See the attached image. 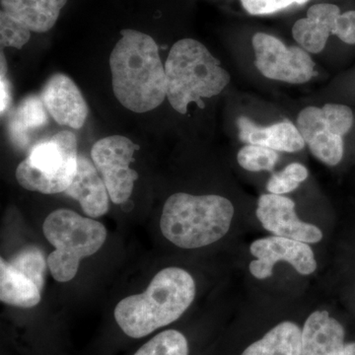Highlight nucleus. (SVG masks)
<instances>
[{
    "instance_id": "f257e3e1",
    "label": "nucleus",
    "mask_w": 355,
    "mask_h": 355,
    "mask_svg": "<svg viewBox=\"0 0 355 355\" xmlns=\"http://www.w3.org/2000/svg\"><path fill=\"white\" fill-rule=\"evenodd\" d=\"M110 55L114 94L125 108L146 113L167 98L165 65L157 44L144 33L125 29Z\"/></svg>"
},
{
    "instance_id": "f03ea898",
    "label": "nucleus",
    "mask_w": 355,
    "mask_h": 355,
    "mask_svg": "<svg viewBox=\"0 0 355 355\" xmlns=\"http://www.w3.org/2000/svg\"><path fill=\"white\" fill-rule=\"evenodd\" d=\"M196 297L193 277L180 268H166L146 291L123 298L114 308V320L125 335L141 338L174 323Z\"/></svg>"
},
{
    "instance_id": "7ed1b4c3",
    "label": "nucleus",
    "mask_w": 355,
    "mask_h": 355,
    "mask_svg": "<svg viewBox=\"0 0 355 355\" xmlns=\"http://www.w3.org/2000/svg\"><path fill=\"white\" fill-rule=\"evenodd\" d=\"M234 216L228 198L177 193L168 198L160 219L166 239L182 249L214 244L227 234Z\"/></svg>"
},
{
    "instance_id": "20e7f679",
    "label": "nucleus",
    "mask_w": 355,
    "mask_h": 355,
    "mask_svg": "<svg viewBox=\"0 0 355 355\" xmlns=\"http://www.w3.org/2000/svg\"><path fill=\"white\" fill-rule=\"evenodd\" d=\"M167 99L184 114L189 105L205 108L202 100L220 94L230 83L227 70L197 40L182 39L173 44L165 62Z\"/></svg>"
},
{
    "instance_id": "39448f33",
    "label": "nucleus",
    "mask_w": 355,
    "mask_h": 355,
    "mask_svg": "<svg viewBox=\"0 0 355 355\" xmlns=\"http://www.w3.org/2000/svg\"><path fill=\"white\" fill-rule=\"evenodd\" d=\"M43 232L55 249L49 254L48 266L58 282L73 279L81 259L97 253L107 239V229L101 222L67 209L49 214Z\"/></svg>"
},
{
    "instance_id": "423d86ee",
    "label": "nucleus",
    "mask_w": 355,
    "mask_h": 355,
    "mask_svg": "<svg viewBox=\"0 0 355 355\" xmlns=\"http://www.w3.org/2000/svg\"><path fill=\"white\" fill-rule=\"evenodd\" d=\"M77 164L76 135L62 130L32 147L18 165L16 179L28 191L44 195L64 193L76 177Z\"/></svg>"
},
{
    "instance_id": "0eeeda50",
    "label": "nucleus",
    "mask_w": 355,
    "mask_h": 355,
    "mask_svg": "<svg viewBox=\"0 0 355 355\" xmlns=\"http://www.w3.org/2000/svg\"><path fill=\"white\" fill-rule=\"evenodd\" d=\"M354 125V114L345 105L307 107L298 114L297 128L311 153L321 162L336 166L343 156V135Z\"/></svg>"
},
{
    "instance_id": "6e6552de",
    "label": "nucleus",
    "mask_w": 355,
    "mask_h": 355,
    "mask_svg": "<svg viewBox=\"0 0 355 355\" xmlns=\"http://www.w3.org/2000/svg\"><path fill=\"white\" fill-rule=\"evenodd\" d=\"M137 149L139 146L128 137L111 135L98 140L91 150L93 163L106 184L110 198L116 205L127 202L139 179L137 172L130 168Z\"/></svg>"
},
{
    "instance_id": "1a4fd4ad",
    "label": "nucleus",
    "mask_w": 355,
    "mask_h": 355,
    "mask_svg": "<svg viewBox=\"0 0 355 355\" xmlns=\"http://www.w3.org/2000/svg\"><path fill=\"white\" fill-rule=\"evenodd\" d=\"M252 44L256 55L254 64L266 78L302 84L314 76V62L304 49L287 48L280 40L265 33H257Z\"/></svg>"
},
{
    "instance_id": "9d476101",
    "label": "nucleus",
    "mask_w": 355,
    "mask_h": 355,
    "mask_svg": "<svg viewBox=\"0 0 355 355\" xmlns=\"http://www.w3.org/2000/svg\"><path fill=\"white\" fill-rule=\"evenodd\" d=\"M250 252L256 260L250 263L249 270L257 279L272 277L273 268L279 261H286L302 275H312L317 270L312 248L297 240L275 235L261 238L252 243Z\"/></svg>"
},
{
    "instance_id": "9b49d317",
    "label": "nucleus",
    "mask_w": 355,
    "mask_h": 355,
    "mask_svg": "<svg viewBox=\"0 0 355 355\" xmlns=\"http://www.w3.org/2000/svg\"><path fill=\"white\" fill-rule=\"evenodd\" d=\"M256 216L263 227L273 235L314 244L323 239L321 229L300 220L291 198L275 193H266L258 200Z\"/></svg>"
},
{
    "instance_id": "f8f14e48",
    "label": "nucleus",
    "mask_w": 355,
    "mask_h": 355,
    "mask_svg": "<svg viewBox=\"0 0 355 355\" xmlns=\"http://www.w3.org/2000/svg\"><path fill=\"white\" fill-rule=\"evenodd\" d=\"M41 97L58 125L79 130L87 120V103L76 84L65 74H53L44 84Z\"/></svg>"
},
{
    "instance_id": "ddd939ff",
    "label": "nucleus",
    "mask_w": 355,
    "mask_h": 355,
    "mask_svg": "<svg viewBox=\"0 0 355 355\" xmlns=\"http://www.w3.org/2000/svg\"><path fill=\"white\" fill-rule=\"evenodd\" d=\"M65 195L77 200L84 214L91 218L103 216L109 210V191L97 168L85 156H78L73 181Z\"/></svg>"
},
{
    "instance_id": "4468645a",
    "label": "nucleus",
    "mask_w": 355,
    "mask_h": 355,
    "mask_svg": "<svg viewBox=\"0 0 355 355\" xmlns=\"http://www.w3.org/2000/svg\"><path fill=\"white\" fill-rule=\"evenodd\" d=\"M345 329L327 311H315L302 330V355H345Z\"/></svg>"
},
{
    "instance_id": "2eb2a0df",
    "label": "nucleus",
    "mask_w": 355,
    "mask_h": 355,
    "mask_svg": "<svg viewBox=\"0 0 355 355\" xmlns=\"http://www.w3.org/2000/svg\"><path fill=\"white\" fill-rule=\"evenodd\" d=\"M340 10L334 4L311 6L307 17L298 20L292 28L293 38L305 51L319 53L324 50L331 35H336Z\"/></svg>"
},
{
    "instance_id": "dca6fc26",
    "label": "nucleus",
    "mask_w": 355,
    "mask_h": 355,
    "mask_svg": "<svg viewBox=\"0 0 355 355\" xmlns=\"http://www.w3.org/2000/svg\"><path fill=\"white\" fill-rule=\"evenodd\" d=\"M238 128L240 139L248 144H256L284 153H297L305 146L304 139L297 127L289 121L263 128L241 116L238 120Z\"/></svg>"
},
{
    "instance_id": "f3484780",
    "label": "nucleus",
    "mask_w": 355,
    "mask_h": 355,
    "mask_svg": "<svg viewBox=\"0 0 355 355\" xmlns=\"http://www.w3.org/2000/svg\"><path fill=\"white\" fill-rule=\"evenodd\" d=\"M67 0H0L2 12L35 33L50 31Z\"/></svg>"
},
{
    "instance_id": "a211bd4d",
    "label": "nucleus",
    "mask_w": 355,
    "mask_h": 355,
    "mask_svg": "<svg viewBox=\"0 0 355 355\" xmlns=\"http://www.w3.org/2000/svg\"><path fill=\"white\" fill-rule=\"evenodd\" d=\"M41 292L31 279L1 258L0 300L2 303L14 307H35L41 301Z\"/></svg>"
},
{
    "instance_id": "6ab92c4d",
    "label": "nucleus",
    "mask_w": 355,
    "mask_h": 355,
    "mask_svg": "<svg viewBox=\"0 0 355 355\" xmlns=\"http://www.w3.org/2000/svg\"><path fill=\"white\" fill-rule=\"evenodd\" d=\"M241 355H302V330L292 322H282Z\"/></svg>"
},
{
    "instance_id": "aec40b11",
    "label": "nucleus",
    "mask_w": 355,
    "mask_h": 355,
    "mask_svg": "<svg viewBox=\"0 0 355 355\" xmlns=\"http://www.w3.org/2000/svg\"><path fill=\"white\" fill-rule=\"evenodd\" d=\"M46 112L41 96L30 95L20 102L9 123L11 139L16 146L25 147L32 132L46 127Z\"/></svg>"
},
{
    "instance_id": "412c9836",
    "label": "nucleus",
    "mask_w": 355,
    "mask_h": 355,
    "mask_svg": "<svg viewBox=\"0 0 355 355\" xmlns=\"http://www.w3.org/2000/svg\"><path fill=\"white\" fill-rule=\"evenodd\" d=\"M135 355H189L188 340L180 331H164L142 345Z\"/></svg>"
},
{
    "instance_id": "4be33fe9",
    "label": "nucleus",
    "mask_w": 355,
    "mask_h": 355,
    "mask_svg": "<svg viewBox=\"0 0 355 355\" xmlns=\"http://www.w3.org/2000/svg\"><path fill=\"white\" fill-rule=\"evenodd\" d=\"M10 263L19 272L24 273L26 277L31 279L40 291H43L48 260L46 261L41 250L36 247L25 248L14 257Z\"/></svg>"
},
{
    "instance_id": "5701e85b",
    "label": "nucleus",
    "mask_w": 355,
    "mask_h": 355,
    "mask_svg": "<svg viewBox=\"0 0 355 355\" xmlns=\"http://www.w3.org/2000/svg\"><path fill=\"white\" fill-rule=\"evenodd\" d=\"M279 158L277 151L256 144L242 147L237 155L239 165L250 172L272 171Z\"/></svg>"
},
{
    "instance_id": "b1692460",
    "label": "nucleus",
    "mask_w": 355,
    "mask_h": 355,
    "mask_svg": "<svg viewBox=\"0 0 355 355\" xmlns=\"http://www.w3.org/2000/svg\"><path fill=\"white\" fill-rule=\"evenodd\" d=\"M308 178V170L300 163H291L282 171L273 174L266 184V190L275 195H284L295 191Z\"/></svg>"
},
{
    "instance_id": "393cba45",
    "label": "nucleus",
    "mask_w": 355,
    "mask_h": 355,
    "mask_svg": "<svg viewBox=\"0 0 355 355\" xmlns=\"http://www.w3.org/2000/svg\"><path fill=\"white\" fill-rule=\"evenodd\" d=\"M31 31L6 13L0 12V43L1 46L22 49L29 42Z\"/></svg>"
},
{
    "instance_id": "a878e982",
    "label": "nucleus",
    "mask_w": 355,
    "mask_h": 355,
    "mask_svg": "<svg viewBox=\"0 0 355 355\" xmlns=\"http://www.w3.org/2000/svg\"><path fill=\"white\" fill-rule=\"evenodd\" d=\"M309 0H241L243 8L251 15H268L298 4L303 6Z\"/></svg>"
},
{
    "instance_id": "bb28decb",
    "label": "nucleus",
    "mask_w": 355,
    "mask_h": 355,
    "mask_svg": "<svg viewBox=\"0 0 355 355\" xmlns=\"http://www.w3.org/2000/svg\"><path fill=\"white\" fill-rule=\"evenodd\" d=\"M336 36L345 43L355 44V11L340 14L336 24Z\"/></svg>"
},
{
    "instance_id": "cd10ccee",
    "label": "nucleus",
    "mask_w": 355,
    "mask_h": 355,
    "mask_svg": "<svg viewBox=\"0 0 355 355\" xmlns=\"http://www.w3.org/2000/svg\"><path fill=\"white\" fill-rule=\"evenodd\" d=\"M10 102V83L6 77V69H4L1 65V78H0V112H1V116H3V114L8 110Z\"/></svg>"
},
{
    "instance_id": "c85d7f7f",
    "label": "nucleus",
    "mask_w": 355,
    "mask_h": 355,
    "mask_svg": "<svg viewBox=\"0 0 355 355\" xmlns=\"http://www.w3.org/2000/svg\"><path fill=\"white\" fill-rule=\"evenodd\" d=\"M345 355H355V343H347L345 345Z\"/></svg>"
}]
</instances>
